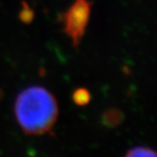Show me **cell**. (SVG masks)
<instances>
[{
  "mask_svg": "<svg viewBox=\"0 0 157 157\" xmlns=\"http://www.w3.org/2000/svg\"><path fill=\"white\" fill-rule=\"evenodd\" d=\"M2 98H3V91H2V89L0 88V100L2 99Z\"/></svg>",
  "mask_w": 157,
  "mask_h": 157,
  "instance_id": "obj_7",
  "label": "cell"
},
{
  "mask_svg": "<svg viewBox=\"0 0 157 157\" xmlns=\"http://www.w3.org/2000/svg\"><path fill=\"white\" fill-rule=\"evenodd\" d=\"M126 157H156V153L147 147H136L127 152Z\"/></svg>",
  "mask_w": 157,
  "mask_h": 157,
  "instance_id": "obj_5",
  "label": "cell"
},
{
  "mask_svg": "<svg viewBox=\"0 0 157 157\" xmlns=\"http://www.w3.org/2000/svg\"><path fill=\"white\" fill-rule=\"evenodd\" d=\"M124 119V114L118 109L109 108L105 112H103L101 121L103 125L109 128H115L121 124V122Z\"/></svg>",
  "mask_w": 157,
  "mask_h": 157,
  "instance_id": "obj_3",
  "label": "cell"
},
{
  "mask_svg": "<svg viewBox=\"0 0 157 157\" xmlns=\"http://www.w3.org/2000/svg\"><path fill=\"white\" fill-rule=\"evenodd\" d=\"M92 4L89 0H73L61 15L63 30L72 42L73 47L80 44L90 20Z\"/></svg>",
  "mask_w": 157,
  "mask_h": 157,
  "instance_id": "obj_2",
  "label": "cell"
},
{
  "mask_svg": "<svg viewBox=\"0 0 157 157\" xmlns=\"http://www.w3.org/2000/svg\"><path fill=\"white\" fill-rule=\"evenodd\" d=\"M18 124L28 134H43L51 130L59 115L54 95L39 85L29 86L20 92L14 103Z\"/></svg>",
  "mask_w": 157,
  "mask_h": 157,
  "instance_id": "obj_1",
  "label": "cell"
},
{
  "mask_svg": "<svg viewBox=\"0 0 157 157\" xmlns=\"http://www.w3.org/2000/svg\"><path fill=\"white\" fill-rule=\"evenodd\" d=\"M34 19V12L26 2L22 3V10L19 13V20L24 24H30Z\"/></svg>",
  "mask_w": 157,
  "mask_h": 157,
  "instance_id": "obj_6",
  "label": "cell"
},
{
  "mask_svg": "<svg viewBox=\"0 0 157 157\" xmlns=\"http://www.w3.org/2000/svg\"><path fill=\"white\" fill-rule=\"evenodd\" d=\"M72 98H73V101L77 105L84 106V105H86L90 102L91 94L88 91V89L83 88V87H80V88L76 89V90L73 92Z\"/></svg>",
  "mask_w": 157,
  "mask_h": 157,
  "instance_id": "obj_4",
  "label": "cell"
}]
</instances>
